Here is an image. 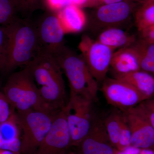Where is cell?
Here are the masks:
<instances>
[{"mask_svg":"<svg viewBox=\"0 0 154 154\" xmlns=\"http://www.w3.org/2000/svg\"><path fill=\"white\" fill-rule=\"evenodd\" d=\"M81 55L98 83L103 82L110 66L113 50L84 34L79 45Z\"/></svg>","mask_w":154,"mask_h":154,"instance_id":"ba28073f","label":"cell"},{"mask_svg":"<svg viewBox=\"0 0 154 154\" xmlns=\"http://www.w3.org/2000/svg\"><path fill=\"white\" fill-rule=\"evenodd\" d=\"M8 43L5 62L2 72L9 73L18 67L28 65L41 49L36 25L18 17L5 26Z\"/></svg>","mask_w":154,"mask_h":154,"instance_id":"6da1fadb","label":"cell"},{"mask_svg":"<svg viewBox=\"0 0 154 154\" xmlns=\"http://www.w3.org/2000/svg\"><path fill=\"white\" fill-rule=\"evenodd\" d=\"M12 107L2 92L0 95V125L8 120L12 114Z\"/></svg>","mask_w":154,"mask_h":154,"instance_id":"484cf974","label":"cell"},{"mask_svg":"<svg viewBox=\"0 0 154 154\" xmlns=\"http://www.w3.org/2000/svg\"><path fill=\"white\" fill-rule=\"evenodd\" d=\"M57 113L33 110L17 111V122L23 133L21 153L34 154L49 131Z\"/></svg>","mask_w":154,"mask_h":154,"instance_id":"5b68a950","label":"cell"},{"mask_svg":"<svg viewBox=\"0 0 154 154\" xmlns=\"http://www.w3.org/2000/svg\"><path fill=\"white\" fill-rule=\"evenodd\" d=\"M154 128V99H146L139 104Z\"/></svg>","mask_w":154,"mask_h":154,"instance_id":"4316f807","label":"cell"},{"mask_svg":"<svg viewBox=\"0 0 154 154\" xmlns=\"http://www.w3.org/2000/svg\"><path fill=\"white\" fill-rule=\"evenodd\" d=\"M135 22L140 32L154 25V3L139 5L135 12Z\"/></svg>","mask_w":154,"mask_h":154,"instance_id":"44dd1931","label":"cell"},{"mask_svg":"<svg viewBox=\"0 0 154 154\" xmlns=\"http://www.w3.org/2000/svg\"><path fill=\"white\" fill-rule=\"evenodd\" d=\"M122 112L131 133V145L144 149L154 146V128L139 105Z\"/></svg>","mask_w":154,"mask_h":154,"instance_id":"8fae6325","label":"cell"},{"mask_svg":"<svg viewBox=\"0 0 154 154\" xmlns=\"http://www.w3.org/2000/svg\"><path fill=\"white\" fill-rule=\"evenodd\" d=\"M65 33H77L81 31L87 23V18L83 11L78 7L70 4L58 12Z\"/></svg>","mask_w":154,"mask_h":154,"instance_id":"5bb4252c","label":"cell"},{"mask_svg":"<svg viewBox=\"0 0 154 154\" xmlns=\"http://www.w3.org/2000/svg\"><path fill=\"white\" fill-rule=\"evenodd\" d=\"M68 80L70 93L94 102L98 101V83L90 72L83 57L64 44L48 51Z\"/></svg>","mask_w":154,"mask_h":154,"instance_id":"3957f363","label":"cell"},{"mask_svg":"<svg viewBox=\"0 0 154 154\" xmlns=\"http://www.w3.org/2000/svg\"><path fill=\"white\" fill-rule=\"evenodd\" d=\"M139 154H154V152L148 149H145L140 151Z\"/></svg>","mask_w":154,"mask_h":154,"instance_id":"836d02e7","label":"cell"},{"mask_svg":"<svg viewBox=\"0 0 154 154\" xmlns=\"http://www.w3.org/2000/svg\"><path fill=\"white\" fill-rule=\"evenodd\" d=\"M114 78L124 81L145 95L152 98L154 95V78L141 70L125 74H115Z\"/></svg>","mask_w":154,"mask_h":154,"instance_id":"9a60e30c","label":"cell"},{"mask_svg":"<svg viewBox=\"0 0 154 154\" xmlns=\"http://www.w3.org/2000/svg\"><path fill=\"white\" fill-rule=\"evenodd\" d=\"M140 151L139 149L137 148L132 146H130L124 150L120 151L116 154H139Z\"/></svg>","mask_w":154,"mask_h":154,"instance_id":"f546056e","label":"cell"},{"mask_svg":"<svg viewBox=\"0 0 154 154\" xmlns=\"http://www.w3.org/2000/svg\"><path fill=\"white\" fill-rule=\"evenodd\" d=\"M110 66L117 74L140 70L137 58L129 47L119 49L113 52Z\"/></svg>","mask_w":154,"mask_h":154,"instance_id":"d6986e66","label":"cell"},{"mask_svg":"<svg viewBox=\"0 0 154 154\" xmlns=\"http://www.w3.org/2000/svg\"><path fill=\"white\" fill-rule=\"evenodd\" d=\"M139 5L154 3V0H134Z\"/></svg>","mask_w":154,"mask_h":154,"instance_id":"1f68e13d","label":"cell"},{"mask_svg":"<svg viewBox=\"0 0 154 154\" xmlns=\"http://www.w3.org/2000/svg\"><path fill=\"white\" fill-rule=\"evenodd\" d=\"M77 154H115L103 119L96 115L90 131L77 146Z\"/></svg>","mask_w":154,"mask_h":154,"instance_id":"7c38bea8","label":"cell"},{"mask_svg":"<svg viewBox=\"0 0 154 154\" xmlns=\"http://www.w3.org/2000/svg\"><path fill=\"white\" fill-rule=\"evenodd\" d=\"M16 115L12 114L8 120L0 125V149L19 152L21 141Z\"/></svg>","mask_w":154,"mask_h":154,"instance_id":"e0dca14e","label":"cell"},{"mask_svg":"<svg viewBox=\"0 0 154 154\" xmlns=\"http://www.w3.org/2000/svg\"><path fill=\"white\" fill-rule=\"evenodd\" d=\"M100 2L102 3V5L105 4H110L119 2H122L124 0H99Z\"/></svg>","mask_w":154,"mask_h":154,"instance_id":"4dcf8cb0","label":"cell"},{"mask_svg":"<svg viewBox=\"0 0 154 154\" xmlns=\"http://www.w3.org/2000/svg\"><path fill=\"white\" fill-rule=\"evenodd\" d=\"M19 6L16 0H0V26H7L18 18Z\"/></svg>","mask_w":154,"mask_h":154,"instance_id":"7402d4cb","label":"cell"},{"mask_svg":"<svg viewBox=\"0 0 154 154\" xmlns=\"http://www.w3.org/2000/svg\"><path fill=\"white\" fill-rule=\"evenodd\" d=\"M143 39L154 43V25L141 31Z\"/></svg>","mask_w":154,"mask_h":154,"instance_id":"f1b7e54d","label":"cell"},{"mask_svg":"<svg viewBox=\"0 0 154 154\" xmlns=\"http://www.w3.org/2000/svg\"><path fill=\"white\" fill-rule=\"evenodd\" d=\"M19 6V14L30 16L35 11L45 7L46 0H16Z\"/></svg>","mask_w":154,"mask_h":154,"instance_id":"603a6c76","label":"cell"},{"mask_svg":"<svg viewBox=\"0 0 154 154\" xmlns=\"http://www.w3.org/2000/svg\"><path fill=\"white\" fill-rule=\"evenodd\" d=\"M94 102L82 96L70 93L64 110L70 132L71 146H77L90 131L96 116Z\"/></svg>","mask_w":154,"mask_h":154,"instance_id":"8992f818","label":"cell"},{"mask_svg":"<svg viewBox=\"0 0 154 154\" xmlns=\"http://www.w3.org/2000/svg\"><path fill=\"white\" fill-rule=\"evenodd\" d=\"M122 112L119 109L113 110L104 119V125L110 142L114 147L117 148L119 133L121 129Z\"/></svg>","mask_w":154,"mask_h":154,"instance_id":"ffe728a7","label":"cell"},{"mask_svg":"<svg viewBox=\"0 0 154 154\" xmlns=\"http://www.w3.org/2000/svg\"><path fill=\"white\" fill-rule=\"evenodd\" d=\"M136 40L134 35L120 29L113 27L107 28L100 32L97 41L114 50L129 47Z\"/></svg>","mask_w":154,"mask_h":154,"instance_id":"2e32d148","label":"cell"},{"mask_svg":"<svg viewBox=\"0 0 154 154\" xmlns=\"http://www.w3.org/2000/svg\"><path fill=\"white\" fill-rule=\"evenodd\" d=\"M66 154H72V153H67Z\"/></svg>","mask_w":154,"mask_h":154,"instance_id":"d590c367","label":"cell"},{"mask_svg":"<svg viewBox=\"0 0 154 154\" xmlns=\"http://www.w3.org/2000/svg\"><path fill=\"white\" fill-rule=\"evenodd\" d=\"M101 90L107 103L122 111L149 99L128 83L115 78H106Z\"/></svg>","mask_w":154,"mask_h":154,"instance_id":"9c48e42d","label":"cell"},{"mask_svg":"<svg viewBox=\"0 0 154 154\" xmlns=\"http://www.w3.org/2000/svg\"><path fill=\"white\" fill-rule=\"evenodd\" d=\"M1 82H0V95H1V93H2V91H1Z\"/></svg>","mask_w":154,"mask_h":154,"instance_id":"e575fe53","label":"cell"},{"mask_svg":"<svg viewBox=\"0 0 154 154\" xmlns=\"http://www.w3.org/2000/svg\"><path fill=\"white\" fill-rule=\"evenodd\" d=\"M8 34L5 26H0V71L2 72L5 62Z\"/></svg>","mask_w":154,"mask_h":154,"instance_id":"d4e9b609","label":"cell"},{"mask_svg":"<svg viewBox=\"0 0 154 154\" xmlns=\"http://www.w3.org/2000/svg\"><path fill=\"white\" fill-rule=\"evenodd\" d=\"M3 93L12 108L17 111L33 110L57 113L51 111L45 104L28 66L10 75Z\"/></svg>","mask_w":154,"mask_h":154,"instance_id":"277c9868","label":"cell"},{"mask_svg":"<svg viewBox=\"0 0 154 154\" xmlns=\"http://www.w3.org/2000/svg\"><path fill=\"white\" fill-rule=\"evenodd\" d=\"M70 4V0H46L45 7L50 11L58 12Z\"/></svg>","mask_w":154,"mask_h":154,"instance_id":"83f0119b","label":"cell"},{"mask_svg":"<svg viewBox=\"0 0 154 154\" xmlns=\"http://www.w3.org/2000/svg\"><path fill=\"white\" fill-rule=\"evenodd\" d=\"M131 133L129 127L125 120L123 114L121 121V129L119 133V143L117 148L120 151L124 150L131 145Z\"/></svg>","mask_w":154,"mask_h":154,"instance_id":"cb8c5ba5","label":"cell"},{"mask_svg":"<svg viewBox=\"0 0 154 154\" xmlns=\"http://www.w3.org/2000/svg\"><path fill=\"white\" fill-rule=\"evenodd\" d=\"M139 5L134 0L99 6L91 12L88 18V27L92 32H102L116 27L130 19Z\"/></svg>","mask_w":154,"mask_h":154,"instance_id":"52a82bcc","label":"cell"},{"mask_svg":"<svg viewBox=\"0 0 154 154\" xmlns=\"http://www.w3.org/2000/svg\"><path fill=\"white\" fill-rule=\"evenodd\" d=\"M128 47L136 57L140 70L154 72V43L143 38L136 40Z\"/></svg>","mask_w":154,"mask_h":154,"instance_id":"ac0fdd59","label":"cell"},{"mask_svg":"<svg viewBox=\"0 0 154 154\" xmlns=\"http://www.w3.org/2000/svg\"><path fill=\"white\" fill-rule=\"evenodd\" d=\"M36 25L42 49L50 51L64 44L65 33L58 12L48 10L42 15Z\"/></svg>","mask_w":154,"mask_h":154,"instance_id":"4fadbf2b","label":"cell"},{"mask_svg":"<svg viewBox=\"0 0 154 154\" xmlns=\"http://www.w3.org/2000/svg\"><path fill=\"white\" fill-rule=\"evenodd\" d=\"M44 103L53 108L66 104V88L62 70L52 54L41 49L28 65Z\"/></svg>","mask_w":154,"mask_h":154,"instance_id":"7a4b0ae2","label":"cell"},{"mask_svg":"<svg viewBox=\"0 0 154 154\" xmlns=\"http://www.w3.org/2000/svg\"><path fill=\"white\" fill-rule=\"evenodd\" d=\"M70 132L64 108L56 114L49 131L34 154H66L71 145Z\"/></svg>","mask_w":154,"mask_h":154,"instance_id":"30bf717a","label":"cell"},{"mask_svg":"<svg viewBox=\"0 0 154 154\" xmlns=\"http://www.w3.org/2000/svg\"><path fill=\"white\" fill-rule=\"evenodd\" d=\"M0 154H19V152H14L7 150H0Z\"/></svg>","mask_w":154,"mask_h":154,"instance_id":"d6a6232c","label":"cell"}]
</instances>
